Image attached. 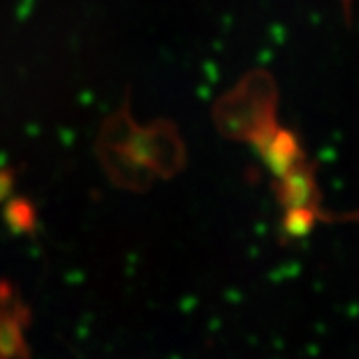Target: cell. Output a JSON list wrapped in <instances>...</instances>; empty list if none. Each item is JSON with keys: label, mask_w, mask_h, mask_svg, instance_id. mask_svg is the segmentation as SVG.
I'll return each mask as SVG.
<instances>
[{"label": "cell", "mask_w": 359, "mask_h": 359, "mask_svg": "<svg viewBox=\"0 0 359 359\" xmlns=\"http://www.w3.org/2000/svg\"><path fill=\"white\" fill-rule=\"evenodd\" d=\"M25 309L0 306V359H30L25 339Z\"/></svg>", "instance_id": "obj_1"}, {"label": "cell", "mask_w": 359, "mask_h": 359, "mask_svg": "<svg viewBox=\"0 0 359 359\" xmlns=\"http://www.w3.org/2000/svg\"><path fill=\"white\" fill-rule=\"evenodd\" d=\"M297 142L292 134L280 132L271 144H269V164L278 174H287L292 168H295L297 160Z\"/></svg>", "instance_id": "obj_3"}, {"label": "cell", "mask_w": 359, "mask_h": 359, "mask_svg": "<svg viewBox=\"0 0 359 359\" xmlns=\"http://www.w3.org/2000/svg\"><path fill=\"white\" fill-rule=\"evenodd\" d=\"M283 198L290 208H313L316 202V182L308 168L295 166L283 174Z\"/></svg>", "instance_id": "obj_2"}, {"label": "cell", "mask_w": 359, "mask_h": 359, "mask_svg": "<svg viewBox=\"0 0 359 359\" xmlns=\"http://www.w3.org/2000/svg\"><path fill=\"white\" fill-rule=\"evenodd\" d=\"M316 222V210L313 208H290L287 218H285V228L292 233H306L311 230Z\"/></svg>", "instance_id": "obj_4"}]
</instances>
